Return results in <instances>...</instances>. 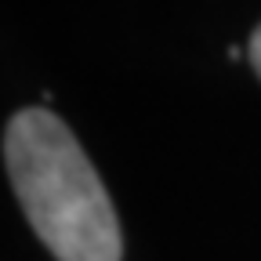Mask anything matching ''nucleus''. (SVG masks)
Instances as JSON below:
<instances>
[{"mask_svg":"<svg viewBox=\"0 0 261 261\" xmlns=\"http://www.w3.org/2000/svg\"><path fill=\"white\" fill-rule=\"evenodd\" d=\"M4 163L40 243L58 261H120L123 236L94 163L51 109L33 106L4 130Z\"/></svg>","mask_w":261,"mask_h":261,"instance_id":"obj_1","label":"nucleus"},{"mask_svg":"<svg viewBox=\"0 0 261 261\" xmlns=\"http://www.w3.org/2000/svg\"><path fill=\"white\" fill-rule=\"evenodd\" d=\"M247 55H250V65L257 69V76H261V25L254 29V37H250V47H247Z\"/></svg>","mask_w":261,"mask_h":261,"instance_id":"obj_2","label":"nucleus"}]
</instances>
